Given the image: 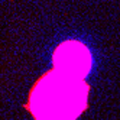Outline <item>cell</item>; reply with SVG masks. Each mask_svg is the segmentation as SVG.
I'll list each match as a JSON object with an SVG mask.
<instances>
[{"mask_svg":"<svg viewBox=\"0 0 120 120\" xmlns=\"http://www.w3.org/2000/svg\"><path fill=\"white\" fill-rule=\"evenodd\" d=\"M87 96L82 80L55 70L35 84L28 107L35 120H75L87 107Z\"/></svg>","mask_w":120,"mask_h":120,"instance_id":"obj_1","label":"cell"},{"mask_svg":"<svg viewBox=\"0 0 120 120\" xmlns=\"http://www.w3.org/2000/svg\"><path fill=\"white\" fill-rule=\"evenodd\" d=\"M54 65L56 71L82 80L91 68V55L78 42H65L55 51Z\"/></svg>","mask_w":120,"mask_h":120,"instance_id":"obj_2","label":"cell"}]
</instances>
